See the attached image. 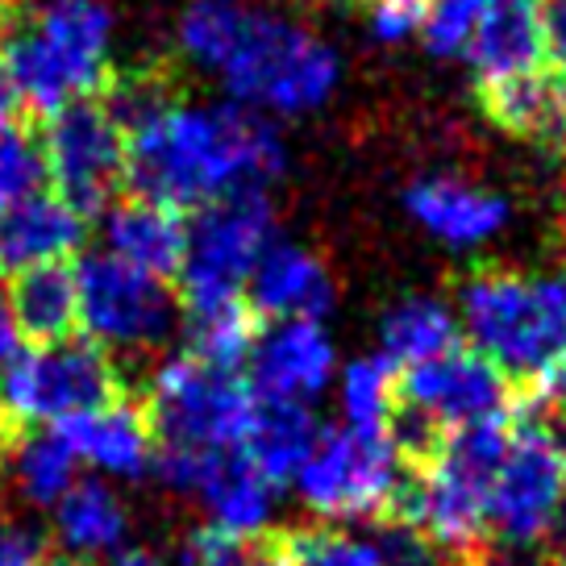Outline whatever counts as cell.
Here are the masks:
<instances>
[{
    "label": "cell",
    "instance_id": "6da1fadb",
    "mask_svg": "<svg viewBox=\"0 0 566 566\" xmlns=\"http://www.w3.org/2000/svg\"><path fill=\"white\" fill-rule=\"evenodd\" d=\"M176 38L188 63L217 75L233 105L250 113L296 117L325 105L342 80V59L329 42L242 0H192Z\"/></svg>",
    "mask_w": 566,
    "mask_h": 566
},
{
    "label": "cell",
    "instance_id": "7a4b0ae2",
    "mask_svg": "<svg viewBox=\"0 0 566 566\" xmlns=\"http://www.w3.org/2000/svg\"><path fill=\"white\" fill-rule=\"evenodd\" d=\"M280 167V134L238 105L176 101L125 134V179L134 196L171 209L259 188Z\"/></svg>",
    "mask_w": 566,
    "mask_h": 566
},
{
    "label": "cell",
    "instance_id": "3957f363",
    "mask_svg": "<svg viewBox=\"0 0 566 566\" xmlns=\"http://www.w3.org/2000/svg\"><path fill=\"white\" fill-rule=\"evenodd\" d=\"M113 9L105 0H42L18 34L4 38V75L18 105L51 117L105 88Z\"/></svg>",
    "mask_w": 566,
    "mask_h": 566
},
{
    "label": "cell",
    "instance_id": "277c9868",
    "mask_svg": "<svg viewBox=\"0 0 566 566\" xmlns=\"http://www.w3.org/2000/svg\"><path fill=\"white\" fill-rule=\"evenodd\" d=\"M471 350L513 379H542L566 358V275L475 271L459 287Z\"/></svg>",
    "mask_w": 566,
    "mask_h": 566
},
{
    "label": "cell",
    "instance_id": "5b68a950",
    "mask_svg": "<svg viewBox=\"0 0 566 566\" xmlns=\"http://www.w3.org/2000/svg\"><path fill=\"white\" fill-rule=\"evenodd\" d=\"M566 500V421L546 408L509 417V446L488 495V537L509 549L546 542Z\"/></svg>",
    "mask_w": 566,
    "mask_h": 566
},
{
    "label": "cell",
    "instance_id": "8992f818",
    "mask_svg": "<svg viewBox=\"0 0 566 566\" xmlns=\"http://www.w3.org/2000/svg\"><path fill=\"white\" fill-rule=\"evenodd\" d=\"M142 408L155 450L221 454V450H242L247 442L254 396L233 371H217L184 354L163 363Z\"/></svg>",
    "mask_w": 566,
    "mask_h": 566
},
{
    "label": "cell",
    "instance_id": "52a82bcc",
    "mask_svg": "<svg viewBox=\"0 0 566 566\" xmlns=\"http://www.w3.org/2000/svg\"><path fill=\"white\" fill-rule=\"evenodd\" d=\"M122 375L113 367L108 350L96 342H54L34 346L30 354L13 358V367L0 384V408L9 421L63 424L96 408L122 400Z\"/></svg>",
    "mask_w": 566,
    "mask_h": 566
},
{
    "label": "cell",
    "instance_id": "ba28073f",
    "mask_svg": "<svg viewBox=\"0 0 566 566\" xmlns=\"http://www.w3.org/2000/svg\"><path fill=\"white\" fill-rule=\"evenodd\" d=\"M275 217L259 188L217 196L200 205L196 221L188 226V250H184V304H209L226 296H242V283L271 250Z\"/></svg>",
    "mask_w": 566,
    "mask_h": 566
},
{
    "label": "cell",
    "instance_id": "9c48e42d",
    "mask_svg": "<svg viewBox=\"0 0 566 566\" xmlns=\"http://www.w3.org/2000/svg\"><path fill=\"white\" fill-rule=\"evenodd\" d=\"M388 438L358 433V429H325L313 446V454L296 471L304 504L329 521H354V516H388V504L405 467Z\"/></svg>",
    "mask_w": 566,
    "mask_h": 566
},
{
    "label": "cell",
    "instance_id": "30bf717a",
    "mask_svg": "<svg viewBox=\"0 0 566 566\" xmlns=\"http://www.w3.org/2000/svg\"><path fill=\"white\" fill-rule=\"evenodd\" d=\"M80 325L101 350H146L159 346L176 325V296L167 280H155L113 254H88L75 266Z\"/></svg>",
    "mask_w": 566,
    "mask_h": 566
},
{
    "label": "cell",
    "instance_id": "8fae6325",
    "mask_svg": "<svg viewBox=\"0 0 566 566\" xmlns=\"http://www.w3.org/2000/svg\"><path fill=\"white\" fill-rule=\"evenodd\" d=\"M46 150V176L80 217L101 212L125 179V134L101 96L75 101L46 117L38 134Z\"/></svg>",
    "mask_w": 566,
    "mask_h": 566
},
{
    "label": "cell",
    "instance_id": "7c38bea8",
    "mask_svg": "<svg viewBox=\"0 0 566 566\" xmlns=\"http://www.w3.org/2000/svg\"><path fill=\"white\" fill-rule=\"evenodd\" d=\"M400 408L446 438L454 429L509 417V379L483 354L454 346L400 375Z\"/></svg>",
    "mask_w": 566,
    "mask_h": 566
},
{
    "label": "cell",
    "instance_id": "4fadbf2b",
    "mask_svg": "<svg viewBox=\"0 0 566 566\" xmlns=\"http://www.w3.org/2000/svg\"><path fill=\"white\" fill-rule=\"evenodd\" d=\"M334 375V346L317 321H280L250 350V396L259 405H308Z\"/></svg>",
    "mask_w": 566,
    "mask_h": 566
},
{
    "label": "cell",
    "instance_id": "5bb4252c",
    "mask_svg": "<svg viewBox=\"0 0 566 566\" xmlns=\"http://www.w3.org/2000/svg\"><path fill=\"white\" fill-rule=\"evenodd\" d=\"M475 71L479 88H495L542 71L546 59V4L542 0H492L462 54Z\"/></svg>",
    "mask_w": 566,
    "mask_h": 566
},
{
    "label": "cell",
    "instance_id": "9a60e30c",
    "mask_svg": "<svg viewBox=\"0 0 566 566\" xmlns=\"http://www.w3.org/2000/svg\"><path fill=\"white\" fill-rule=\"evenodd\" d=\"M408 212L446 247H483L509 226V200L454 176H433L408 188Z\"/></svg>",
    "mask_w": 566,
    "mask_h": 566
},
{
    "label": "cell",
    "instance_id": "2e32d148",
    "mask_svg": "<svg viewBox=\"0 0 566 566\" xmlns=\"http://www.w3.org/2000/svg\"><path fill=\"white\" fill-rule=\"evenodd\" d=\"M105 242H108L105 254H113V259L138 266V271L155 275V280H171V275H179V266H184L188 221L171 205L129 196V200L108 209Z\"/></svg>",
    "mask_w": 566,
    "mask_h": 566
},
{
    "label": "cell",
    "instance_id": "e0dca14e",
    "mask_svg": "<svg viewBox=\"0 0 566 566\" xmlns=\"http://www.w3.org/2000/svg\"><path fill=\"white\" fill-rule=\"evenodd\" d=\"M54 433H63V442L75 450V459H88L108 475L138 479L150 459H155V438L146 424V408L134 405L129 396L113 400V405L71 417L63 424H51Z\"/></svg>",
    "mask_w": 566,
    "mask_h": 566
},
{
    "label": "cell",
    "instance_id": "ac0fdd59",
    "mask_svg": "<svg viewBox=\"0 0 566 566\" xmlns=\"http://www.w3.org/2000/svg\"><path fill=\"white\" fill-rule=\"evenodd\" d=\"M250 308L271 321H317L334 304V280L317 254L301 247H271L250 271Z\"/></svg>",
    "mask_w": 566,
    "mask_h": 566
},
{
    "label": "cell",
    "instance_id": "d6986e66",
    "mask_svg": "<svg viewBox=\"0 0 566 566\" xmlns=\"http://www.w3.org/2000/svg\"><path fill=\"white\" fill-rule=\"evenodd\" d=\"M84 242V217L59 196L38 192L0 212V271L63 263Z\"/></svg>",
    "mask_w": 566,
    "mask_h": 566
},
{
    "label": "cell",
    "instance_id": "ffe728a7",
    "mask_svg": "<svg viewBox=\"0 0 566 566\" xmlns=\"http://www.w3.org/2000/svg\"><path fill=\"white\" fill-rule=\"evenodd\" d=\"M4 301L18 321V334L34 346L67 342L80 329V283H75V266L67 259L18 271Z\"/></svg>",
    "mask_w": 566,
    "mask_h": 566
},
{
    "label": "cell",
    "instance_id": "44dd1931",
    "mask_svg": "<svg viewBox=\"0 0 566 566\" xmlns=\"http://www.w3.org/2000/svg\"><path fill=\"white\" fill-rule=\"evenodd\" d=\"M196 492L205 495L212 525L238 533V537L263 533V525L271 521V504H275V483L247 459V450L212 454Z\"/></svg>",
    "mask_w": 566,
    "mask_h": 566
},
{
    "label": "cell",
    "instance_id": "7402d4cb",
    "mask_svg": "<svg viewBox=\"0 0 566 566\" xmlns=\"http://www.w3.org/2000/svg\"><path fill=\"white\" fill-rule=\"evenodd\" d=\"M54 537L75 563H96L122 546L125 509L101 479H80L59 504H54Z\"/></svg>",
    "mask_w": 566,
    "mask_h": 566
},
{
    "label": "cell",
    "instance_id": "603a6c76",
    "mask_svg": "<svg viewBox=\"0 0 566 566\" xmlns=\"http://www.w3.org/2000/svg\"><path fill=\"white\" fill-rule=\"evenodd\" d=\"M317 438L321 433L308 405H259L254 400V417H250L242 450L271 483H283V479H296Z\"/></svg>",
    "mask_w": 566,
    "mask_h": 566
},
{
    "label": "cell",
    "instance_id": "cb8c5ba5",
    "mask_svg": "<svg viewBox=\"0 0 566 566\" xmlns=\"http://www.w3.org/2000/svg\"><path fill=\"white\" fill-rule=\"evenodd\" d=\"M184 325H188V354L217 367V371H233L238 363H247L254 342H259L254 308L242 296L184 304Z\"/></svg>",
    "mask_w": 566,
    "mask_h": 566
},
{
    "label": "cell",
    "instance_id": "d4e9b609",
    "mask_svg": "<svg viewBox=\"0 0 566 566\" xmlns=\"http://www.w3.org/2000/svg\"><path fill=\"white\" fill-rule=\"evenodd\" d=\"M459 346V317L433 296H412L384 321V358L396 367H421Z\"/></svg>",
    "mask_w": 566,
    "mask_h": 566
},
{
    "label": "cell",
    "instance_id": "484cf974",
    "mask_svg": "<svg viewBox=\"0 0 566 566\" xmlns=\"http://www.w3.org/2000/svg\"><path fill=\"white\" fill-rule=\"evenodd\" d=\"M80 459L75 450L63 442V433L42 429L34 438L13 446V475H18L21 495L38 504V509H54L63 495L80 483Z\"/></svg>",
    "mask_w": 566,
    "mask_h": 566
},
{
    "label": "cell",
    "instance_id": "4316f807",
    "mask_svg": "<svg viewBox=\"0 0 566 566\" xmlns=\"http://www.w3.org/2000/svg\"><path fill=\"white\" fill-rule=\"evenodd\" d=\"M342 408L346 421L358 433H379L388 438L391 417L400 408V367L379 358H358L342 375Z\"/></svg>",
    "mask_w": 566,
    "mask_h": 566
},
{
    "label": "cell",
    "instance_id": "83f0119b",
    "mask_svg": "<svg viewBox=\"0 0 566 566\" xmlns=\"http://www.w3.org/2000/svg\"><path fill=\"white\" fill-rule=\"evenodd\" d=\"M271 546L283 566H388L375 542L342 530H287Z\"/></svg>",
    "mask_w": 566,
    "mask_h": 566
},
{
    "label": "cell",
    "instance_id": "f1b7e54d",
    "mask_svg": "<svg viewBox=\"0 0 566 566\" xmlns=\"http://www.w3.org/2000/svg\"><path fill=\"white\" fill-rule=\"evenodd\" d=\"M46 150L34 129L4 125L0 129V212L30 200L46 184Z\"/></svg>",
    "mask_w": 566,
    "mask_h": 566
},
{
    "label": "cell",
    "instance_id": "f546056e",
    "mask_svg": "<svg viewBox=\"0 0 566 566\" xmlns=\"http://www.w3.org/2000/svg\"><path fill=\"white\" fill-rule=\"evenodd\" d=\"M488 9H492V0H429L421 30H417L424 51L438 59H462Z\"/></svg>",
    "mask_w": 566,
    "mask_h": 566
},
{
    "label": "cell",
    "instance_id": "4dcf8cb0",
    "mask_svg": "<svg viewBox=\"0 0 566 566\" xmlns=\"http://www.w3.org/2000/svg\"><path fill=\"white\" fill-rule=\"evenodd\" d=\"M247 546L250 537H238L221 525H200L188 533V542L179 549V566H230Z\"/></svg>",
    "mask_w": 566,
    "mask_h": 566
},
{
    "label": "cell",
    "instance_id": "1f68e13d",
    "mask_svg": "<svg viewBox=\"0 0 566 566\" xmlns=\"http://www.w3.org/2000/svg\"><path fill=\"white\" fill-rule=\"evenodd\" d=\"M429 0H367V25L379 42H405L421 30Z\"/></svg>",
    "mask_w": 566,
    "mask_h": 566
},
{
    "label": "cell",
    "instance_id": "d6a6232c",
    "mask_svg": "<svg viewBox=\"0 0 566 566\" xmlns=\"http://www.w3.org/2000/svg\"><path fill=\"white\" fill-rule=\"evenodd\" d=\"M51 563V537L25 525V521H4L0 525V566H46Z\"/></svg>",
    "mask_w": 566,
    "mask_h": 566
},
{
    "label": "cell",
    "instance_id": "836d02e7",
    "mask_svg": "<svg viewBox=\"0 0 566 566\" xmlns=\"http://www.w3.org/2000/svg\"><path fill=\"white\" fill-rule=\"evenodd\" d=\"M546 54L566 80V0H549L546 4Z\"/></svg>",
    "mask_w": 566,
    "mask_h": 566
},
{
    "label": "cell",
    "instance_id": "e575fe53",
    "mask_svg": "<svg viewBox=\"0 0 566 566\" xmlns=\"http://www.w3.org/2000/svg\"><path fill=\"white\" fill-rule=\"evenodd\" d=\"M537 408H546L549 417L566 421V358L537 379Z\"/></svg>",
    "mask_w": 566,
    "mask_h": 566
},
{
    "label": "cell",
    "instance_id": "d590c367",
    "mask_svg": "<svg viewBox=\"0 0 566 566\" xmlns=\"http://www.w3.org/2000/svg\"><path fill=\"white\" fill-rule=\"evenodd\" d=\"M18 346H21L18 321L9 313V301L0 296V363H13V358H18Z\"/></svg>",
    "mask_w": 566,
    "mask_h": 566
},
{
    "label": "cell",
    "instance_id": "8d00e7d4",
    "mask_svg": "<svg viewBox=\"0 0 566 566\" xmlns=\"http://www.w3.org/2000/svg\"><path fill=\"white\" fill-rule=\"evenodd\" d=\"M230 566H283V563H280V554H275L271 542H250V546L242 549Z\"/></svg>",
    "mask_w": 566,
    "mask_h": 566
},
{
    "label": "cell",
    "instance_id": "74e56055",
    "mask_svg": "<svg viewBox=\"0 0 566 566\" xmlns=\"http://www.w3.org/2000/svg\"><path fill=\"white\" fill-rule=\"evenodd\" d=\"M546 546H549V554L566 566V500H563V509H558V516H554V525H549Z\"/></svg>",
    "mask_w": 566,
    "mask_h": 566
},
{
    "label": "cell",
    "instance_id": "f35d334b",
    "mask_svg": "<svg viewBox=\"0 0 566 566\" xmlns=\"http://www.w3.org/2000/svg\"><path fill=\"white\" fill-rule=\"evenodd\" d=\"M13 113H18V92H13L9 75H4V63H0V129L13 125Z\"/></svg>",
    "mask_w": 566,
    "mask_h": 566
},
{
    "label": "cell",
    "instance_id": "ab89813d",
    "mask_svg": "<svg viewBox=\"0 0 566 566\" xmlns=\"http://www.w3.org/2000/svg\"><path fill=\"white\" fill-rule=\"evenodd\" d=\"M113 566H159L150 554H125V558H117Z\"/></svg>",
    "mask_w": 566,
    "mask_h": 566
},
{
    "label": "cell",
    "instance_id": "60d3db41",
    "mask_svg": "<svg viewBox=\"0 0 566 566\" xmlns=\"http://www.w3.org/2000/svg\"><path fill=\"white\" fill-rule=\"evenodd\" d=\"M563 230H566V196H563Z\"/></svg>",
    "mask_w": 566,
    "mask_h": 566
},
{
    "label": "cell",
    "instance_id": "b9f144b4",
    "mask_svg": "<svg viewBox=\"0 0 566 566\" xmlns=\"http://www.w3.org/2000/svg\"><path fill=\"white\" fill-rule=\"evenodd\" d=\"M0 9H4V0H0Z\"/></svg>",
    "mask_w": 566,
    "mask_h": 566
}]
</instances>
